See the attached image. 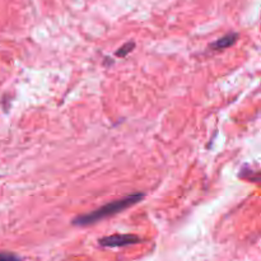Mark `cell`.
Instances as JSON below:
<instances>
[{
	"label": "cell",
	"instance_id": "obj_1",
	"mask_svg": "<svg viewBox=\"0 0 261 261\" xmlns=\"http://www.w3.org/2000/svg\"><path fill=\"white\" fill-rule=\"evenodd\" d=\"M143 198H144V194L135 193L132 194V195L125 196V198L120 199V200L111 201V203L105 204L103 206L91 212V213L76 217L73 221V224H75V226H89V224L97 223V222L102 221V219L109 218V217H112L115 216V214L120 213V212L125 211V209H127L129 206L135 205V204L139 203Z\"/></svg>",
	"mask_w": 261,
	"mask_h": 261
},
{
	"label": "cell",
	"instance_id": "obj_2",
	"mask_svg": "<svg viewBox=\"0 0 261 261\" xmlns=\"http://www.w3.org/2000/svg\"><path fill=\"white\" fill-rule=\"evenodd\" d=\"M142 240L135 234H112V236L103 237L98 241L102 247H124L127 245L139 244Z\"/></svg>",
	"mask_w": 261,
	"mask_h": 261
},
{
	"label": "cell",
	"instance_id": "obj_3",
	"mask_svg": "<svg viewBox=\"0 0 261 261\" xmlns=\"http://www.w3.org/2000/svg\"><path fill=\"white\" fill-rule=\"evenodd\" d=\"M237 38H239V35H237V33H228V35L223 36V37H221L219 40H217L216 42L211 43V45H209V48L213 51L224 50V48H228L229 46L233 45L237 41Z\"/></svg>",
	"mask_w": 261,
	"mask_h": 261
},
{
	"label": "cell",
	"instance_id": "obj_4",
	"mask_svg": "<svg viewBox=\"0 0 261 261\" xmlns=\"http://www.w3.org/2000/svg\"><path fill=\"white\" fill-rule=\"evenodd\" d=\"M134 48V42H127L125 43L124 46H121V47L119 48V50L116 51V56H120V58H125V56L127 55V54L130 53V51Z\"/></svg>",
	"mask_w": 261,
	"mask_h": 261
},
{
	"label": "cell",
	"instance_id": "obj_5",
	"mask_svg": "<svg viewBox=\"0 0 261 261\" xmlns=\"http://www.w3.org/2000/svg\"><path fill=\"white\" fill-rule=\"evenodd\" d=\"M0 261H22L18 255L13 254V252H0Z\"/></svg>",
	"mask_w": 261,
	"mask_h": 261
}]
</instances>
